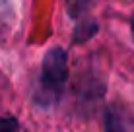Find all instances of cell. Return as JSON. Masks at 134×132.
<instances>
[{
	"label": "cell",
	"mask_w": 134,
	"mask_h": 132,
	"mask_svg": "<svg viewBox=\"0 0 134 132\" xmlns=\"http://www.w3.org/2000/svg\"><path fill=\"white\" fill-rule=\"evenodd\" d=\"M66 78H68L66 51L60 47H53L43 58L41 76L37 82V89L33 93V101L45 109L57 105L62 97Z\"/></svg>",
	"instance_id": "obj_1"
},
{
	"label": "cell",
	"mask_w": 134,
	"mask_h": 132,
	"mask_svg": "<svg viewBox=\"0 0 134 132\" xmlns=\"http://www.w3.org/2000/svg\"><path fill=\"white\" fill-rule=\"evenodd\" d=\"M103 124H105V132H130L132 117L126 107L115 103V105H109L105 109Z\"/></svg>",
	"instance_id": "obj_2"
},
{
	"label": "cell",
	"mask_w": 134,
	"mask_h": 132,
	"mask_svg": "<svg viewBox=\"0 0 134 132\" xmlns=\"http://www.w3.org/2000/svg\"><path fill=\"white\" fill-rule=\"evenodd\" d=\"M0 132H20V122L16 117H0Z\"/></svg>",
	"instance_id": "obj_4"
},
{
	"label": "cell",
	"mask_w": 134,
	"mask_h": 132,
	"mask_svg": "<svg viewBox=\"0 0 134 132\" xmlns=\"http://www.w3.org/2000/svg\"><path fill=\"white\" fill-rule=\"evenodd\" d=\"M97 33V24L95 21H87V24H80L74 33V43H82V41H87L91 35Z\"/></svg>",
	"instance_id": "obj_3"
},
{
	"label": "cell",
	"mask_w": 134,
	"mask_h": 132,
	"mask_svg": "<svg viewBox=\"0 0 134 132\" xmlns=\"http://www.w3.org/2000/svg\"><path fill=\"white\" fill-rule=\"evenodd\" d=\"M130 31H132V37H134V14H132V18H130Z\"/></svg>",
	"instance_id": "obj_5"
}]
</instances>
